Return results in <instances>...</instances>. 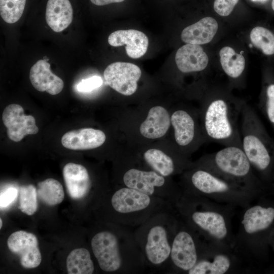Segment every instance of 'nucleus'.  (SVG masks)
Here are the masks:
<instances>
[{"label": "nucleus", "instance_id": "1", "mask_svg": "<svg viewBox=\"0 0 274 274\" xmlns=\"http://www.w3.org/2000/svg\"><path fill=\"white\" fill-rule=\"evenodd\" d=\"M244 102L223 95L206 99L201 109V128L207 141L242 148L238 121Z\"/></svg>", "mask_w": 274, "mask_h": 274}, {"label": "nucleus", "instance_id": "2", "mask_svg": "<svg viewBox=\"0 0 274 274\" xmlns=\"http://www.w3.org/2000/svg\"><path fill=\"white\" fill-rule=\"evenodd\" d=\"M91 245L98 265L104 271L133 273L140 271L145 264L135 234L130 231L121 241L113 232L101 231L93 236Z\"/></svg>", "mask_w": 274, "mask_h": 274}, {"label": "nucleus", "instance_id": "3", "mask_svg": "<svg viewBox=\"0 0 274 274\" xmlns=\"http://www.w3.org/2000/svg\"><path fill=\"white\" fill-rule=\"evenodd\" d=\"M242 149L254 171L263 177L274 170V140L253 108L244 102L241 113Z\"/></svg>", "mask_w": 274, "mask_h": 274}, {"label": "nucleus", "instance_id": "4", "mask_svg": "<svg viewBox=\"0 0 274 274\" xmlns=\"http://www.w3.org/2000/svg\"><path fill=\"white\" fill-rule=\"evenodd\" d=\"M167 211L156 214L141 225L134 233L144 262L155 267L166 265L170 259L177 223Z\"/></svg>", "mask_w": 274, "mask_h": 274}, {"label": "nucleus", "instance_id": "5", "mask_svg": "<svg viewBox=\"0 0 274 274\" xmlns=\"http://www.w3.org/2000/svg\"><path fill=\"white\" fill-rule=\"evenodd\" d=\"M187 178L186 193L243 204L252 196V190L199 165L189 173Z\"/></svg>", "mask_w": 274, "mask_h": 274}, {"label": "nucleus", "instance_id": "6", "mask_svg": "<svg viewBox=\"0 0 274 274\" xmlns=\"http://www.w3.org/2000/svg\"><path fill=\"white\" fill-rule=\"evenodd\" d=\"M198 165L252 190L258 183L255 171L240 147L225 146L203 157Z\"/></svg>", "mask_w": 274, "mask_h": 274}, {"label": "nucleus", "instance_id": "7", "mask_svg": "<svg viewBox=\"0 0 274 274\" xmlns=\"http://www.w3.org/2000/svg\"><path fill=\"white\" fill-rule=\"evenodd\" d=\"M111 203L126 226L141 225L154 215L167 211L170 205L163 200L125 186L114 193Z\"/></svg>", "mask_w": 274, "mask_h": 274}, {"label": "nucleus", "instance_id": "8", "mask_svg": "<svg viewBox=\"0 0 274 274\" xmlns=\"http://www.w3.org/2000/svg\"><path fill=\"white\" fill-rule=\"evenodd\" d=\"M176 203L190 228L219 242L223 243L227 240L229 231L227 220L220 212L198 209L185 194H181Z\"/></svg>", "mask_w": 274, "mask_h": 274}, {"label": "nucleus", "instance_id": "9", "mask_svg": "<svg viewBox=\"0 0 274 274\" xmlns=\"http://www.w3.org/2000/svg\"><path fill=\"white\" fill-rule=\"evenodd\" d=\"M123 182L125 187L163 200L169 204L176 203L181 194L167 189L164 177L154 170L130 168L124 173Z\"/></svg>", "mask_w": 274, "mask_h": 274}, {"label": "nucleus", "instance_id": "10", "mask_svg": "<svg viewBox=\"0 0 274 274\" xmlns=\"http://www.w3.org/2000/svg\"><path fill=\"white\" fill-rule=\"evenodd\" d=\"M141 70L136 65L125 62L109 64L104 72L106 83L117 92L129 96L137 90Z\"/></svg>", "mask_w": 274, "mask_h": 274}, {"label": "nucleus", "instance_id": "11", "mask_svg": "<svg viewBox=\"0 0 274 274\" xmlns=\"http://www.w3.org/2000/svg\"><path fill=\"white\" fill-rule=\"evenodd\" d=\"M36 236L32 233L18 230L12 233L7 240L9 249L19 256L21 266L25 268L38 267L42 255Z\"/></svg>", "mask_w": 274, "mask_h": 274}, {"label": "nucleus", "instance_id": "12", "mask_svg": "<svg viewBox=\"0 0 274 274\" xmlns=\"http://www.w3.org/2000/svg\"><path fill=\"white\" fill-rule=\"evenodd\" d=\"M199 259L197 247L193 235L185 228L178 230L172 246L170 260L177 268L188 272Z\"/></svg>", "mask_w": 274, "mask_h": 274}, {"label": "nucleus", "instance_id": "13", "mask_svg": "<svg viewBox=\"0 0 274 274\" xmlns=\"http://www.w3.org/2000/svg\"><path fill=\"white\" fill-rule=\"evenodd\" d=\"M2 120L7 128L8 138L16 142L20 141L25 135L35 134L39 128L35 118L31 115H26L23 108L18 104H10L4 109Z\"/></svg>", "mask_w": 274, "mask_h": 274}, {"label": "nucleus", "instance_id": "14", "mask_svg": "<svg viewBox=\"0 0 274 274\" xmlns=\"http://www.w3.org/2000/svg\"><path fill=\"white\" fill-rule=\"evenodd\" d=\"M170 121L175 142L180 147L186 148L195 143L206 142L201 128H198L190 112L182 109L177 110L172 114Z\"/></svg>", "mask_w": 274, "mask_h": 274}, {"label": "nucleus", "instance_id": "15", "mask_svg": "<svg viewBox=\"0 0 274 274\" xmlns=\"http://www.w3.org/2000/svg\"><path fill=\"white\" fill-rule=\"evenodd\" d=\"M108 42L113 47L126 45L127 55L134 59L145 55L149 45L147 36L143 32L135 29L115 31L109 35Z\"/></svg>", "mask_w": 274, "mask_h": 274}, {"label": "nucleus", "instance_id": "16", "mask_svg": "<svg viewBox=\"0 0 274 274\" xmlns=\"http://www.w3.org/2000/svg\"><path fill=\"white\" fill-rule=\"evenodd\" d=\"M62 173L66 191L72 198L81 199L87 196L91 188V181L84 166L70 162L64 165Z\"/></svg>", "mask_w": 274, "mask_h": 274}, {"label": "nucleus", "instance_id": "17", "mask_svg": "<svg viewBox=\"0 0 274 274\" xmlns=\"http://www.w3.org/2000/svg\"><path fill=\"white\" fill-rule=\"evenodd\" d=\"M48 59H40L31 67L29 79L33 87L40 92L56 95L63 89V80L52 73Z\"/></svg>", "mask_w": 274, "mask_h": 274}, {"label": "nucleus", "instance_id": "18", "mask_svg": "<svg viewBox=\"0 0 274 274\" xmlns=\"http://www.w3.org/2000/svg\"><path fill=\"white\" fill-rule=\"evenodd\" d=\"M106 139L105 133L99 129L83 128L66 132L61 138L65 148L73 150H85L101 146Z\"/></svg>", "mask_w": 274, "mask_h": 274}, {"label": "nucleus", "instance_id": "19", "mask_svg": "<svg viewBox=\"0 0 274 274\" xmlns=\"http://www.w3.org/2000/svg\"><path fill=\"white\" fill-rule=\"evenodd\" d=\"M175 61L180 71L189 73L204 70L208 65L209 59L201 46L186 44L177 50Z\"/></svg>", "mask_w": 274, "mask_h": 274}, {"label": "nucleus", "instance_id": "20", "mask_svg": "<svg viewBox=\"0 0 274 274\" xmlns=\"http://www.w3.org/2000/svg\"><path fill=\"white\" fill-rule=\"evenodd\" d=\"M170 125L168 111L163 107L157 106L150 109L146 119L140 125V131L147 139H158L165 135Z\"/></svg>", "mask_w": 274, "mask_h": 274}, {"label": "nucleus", "instance_id": "21", "mask_svg": "<svg viewBox=\"0 0 274 274\" xmlns=\"http://www.w3.org/2000/svg\"><path fill=\"white\" fill-rule=\"evenodd\" d=\"M274 220V209L256 205L244 212L241 224L244 232L251 236L267 228Z\"/></svg>", "mask_w": 274, "mask_h": 274}, {"label": "nucleus", "instance_id": "22", "mask_svg": "<svg viewBox=\"0 0 274 274\" xmlns=\"http://www.w3.org/2000/svg\"><path fill=\"white\" fill-rule=\"evenodd\" d=\"M46 21L55 32L66 28L72 23L73 10L69 0H48L46 9Z\"/></svg>", "mask_w": 274, "mask_h": 274}, {"label": "nucleus", "instance_id": "23", "mask_svg": "<svg viewBox=\"0 0 274 274\" xmlns=\"http://www.w3.org/2000/svg\"><path fill=\"white\" fill-rule=\"evenodd\" d=\"M218 28V23L214 18L206 17L185 27L181 33V39L187 44H207L213 39Z\"/></svg>", "mask_w": 274, "mask_h": 274}, {"label": "nucleus", "instance_id": "24", "mask_svg": "<svg viewBox=\"0 0 274 274\" xmlns=\"http://www.w3.org/2000/svg\"><path fill=\"white\" fill-rule=\"evenodd\" d=\"M231 266L229 257L224 253L216 254L211 259H199L187 273L189 274H223Z\"/></svg>", "mask_w": 274, "mask_h": 274}, {"label": "nucleus", "instance_id": "25", "mask_svg": "<svg viewBox=\"0 0 274 274\" xmlns=\"http://www.w3.org/2000/svg\"><path fill=\"white\" fill-rule=\"evenodd\" d=\"M66 266L68 274H91L94 270L90 252L83 248L74 249L69 253Z\"/></svg>", "mask_w": 274, "mask_h": 274}, {"label": "nucleus", "instance_id": "26", "mask_svg": "<svg viewBox=\"0 0 274 274\" xmlns=\"http://www.w3.org/2000/svg\"><path fill=\"white\" fill-rule=\"evenodd\" d=\"M147 163L156 172L166 177L174 173L176 165L173 159L163 151L150 149L143 155Z\"/></svg>", "mask_w": 274, "mask_h": 274}, {"label": "nucleus", "instance_id": "27", "mask_svg": "<svg viewBox=\"0 0 274 274\" xmlns=\"http://www.w3.org/2000/svg\"><path fill=\"white\" fill-rule=\"evenodd\" d=\"M219 55L222 67L226 74L232 79L239 78L245 67L244 56L228 46L223 47Z\"/></svg>", "mask_w": 274, "mask_h": 274}, {"label": "nucleus", "instance_id": "28", "mask_svg": "<svg viewBox=\"0 0 274 274\" xmlns=\"http://www.w3.org/2000/svg\"><path fill=\"white\" fill-rule=\"evenodd\" d=\"M38 196L45 204L53 206L60 203L64 197L63 187L57 180L48 178L38 184Z\"/></svg>", "mask_w": 274, "mask_h": 274}, {"label": "nucleus", "instance_id": "29", "mask_svg": "<svg viewBox=\"0 0 274 274\" xmlns=\"http://www.w3.org/2000/svg\"><path fill=\"white\" fill-rule=\"evenodd\" d=\"M250 40L264 54H274V34L269 30L261 26L255 27L251 31Z\"/></svg>", "mask_w": 274, "mask_h": 274}, {"label": "nucleus", "instance_id": "30", "mask_svg": "<svg viewBox=\"0 0 274 274\" xmlns=\"http://www.w3.org/2000/svg\"><path fill=\"white\" fill-rule=\"evenodd\" d=\"M37 196V190L33 185L20 186L19 190V209L27 215H32L38 208Z\"/></svg>", "mask_w": 274, "mask_h": 274}, {"label": "nucleus", "instance_id": "31", "mask_svg": "<svg viewBox=\"0 0 274 274\" xmlns=\"http://www.w3.org/2000/svg\"><path fill=\"white\" fill-rule=\"evenodd\" d=\"M26 0H0V15L6 23L18 21L22 15Z\"/></svg>", "mask_w": 274, "mask_h": 274}, {"label": "nucleus", "instance_id": "32", "mask_svg": "<svg viewBox=\"0 0 274 274\" xmlns=\"http://www.w3.org/2000/svg\"><path fill=\"white\" fill-rule=\"evenodd\" d=\"M259 109L264 114L274 131V82L265 86L259 103Z\"/></svg>", "mask_w": 274, "mask_h": 274}, {"label": "nucleus", "instance_id": "33", "mask_svg": "<svg viewBox=\"0 0 274 274\" xmlns=\"http://www.w3.org/2000/svg\"><path fill=\"white\" fill-rule=\"evenodd\" d=\"M19 188L15 184H7L1 190L0 208L5 210L9 208L16 200Z\"/></svg>", "mask_w": 274, "mask_h": 274}, {"label": "nucleus", "instance_id": "34", "mask_svg": "<svg viewBox=\"0 0 274 274\" xmlns=\"http://www.w3.org/2000/svg\"><path fill=\"white\" fill-rule=\"evenodd\" d=\"M239 0H215L214 9L221 16H227L231 14Z\"/></svg>", "mask_w": 274, "mask_h": 274}, {"label": "nucleus", "instance_id": "35", "mask_svg": "<svg viewBox=\"0 0 274 274\" xmlns=\"http://www.w3.org/2000/svg\"><path fill=\"white\" fill-rule=\"evenodd\" d=\"M102 84V80L99 76H94L81 80L77 85V90L82 92L91 91Z\"/></svg>", "mask_w": 274, "mask_h": 274}, {"label": "nucleus", "instance_id": "36", "mask_svg": "<svg viewBox=\"0 0 274 274\" xmlns=\"http://www.w3.org/2000/svg\"><path fill=\"white\" fill-rule=\"evenodd\" d=\"M125 0H90L91 2L97 6H104L112 3H120Z\"/></svg>", "mask_w": 274, "mask_h": 274}, {"label": "nucleus", "instance_id": "37", "mask_svg": "<svg viewBox=\"0 0 274 274\" xmlns=\"http://www.w3.org/2000/svg\"><path fill=\"white\" fill-rule=\"evenodd\" d=\"M271 7H272V10L274 11V0H272Z\"/></svg>", "mask_w": 274, "mask_h": 274}, {"label": "nucleus", "instance_id": "38", "mask_svg": "<svg viewBox=\"0 0 274 274\" xmlns=\"http://www.w3.org/2000/svg\"><path fill=\"white\" fill-rule=\"evenodd\" d=\"M3 225L2 219L0 218V228H2Z\"/></svg>", "mask_w": 274, "mask_h": 274}]
</instances>
